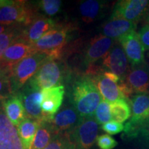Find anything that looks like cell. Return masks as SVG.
Returning a JSON list of instances; mask_svg holds the SVG:
<instances>
[{"label": "cell", "mask_w": 149, "mask_h": 149, "mask_svg": "<svg viewBox=\"0 0 149 149\" xmlns=\"http://www.w3.org/2000/svg\"><path fill=\"white\" fill-rule=\"evenodd\" d=\"M12 88L8 74L0 71V100H6L13 95Z\"/></svg>", "instance_id": "4dcf8cb0"}, {"label": "cell", "mask_w": 149, "mask_h": 149, "mask_svg": "<svg viewBox=\"0 0 149 149\" xmlns=\"http://www.w3.org/2000/svg\"><path fill=\"white\" fill-rule=\"evenodd\" d=\"M6 31V26L0 24V35L2 34L3 33H4Z\"/></svg>", "instance_id": "8d00e7d4"}, {"label": "cell", "mask_w": 149, "mask_h": 149, "mask_svg": "<svg viewBox=\"0 0 149 149\" xmlns=\"http://www.w3.org/2000/svg\"><path fill=\"white\" fill-rule=\"evenodd\" d=\"M22 33H19L17 31H6L4 33L0 35V59L6 50L11 44L19 39Z\"/></svg>", "instance_id": "f1b7e54d"}, {"label": "cell", "mask_w": 149, "mask_h": 149, "mask_svg": "<svg viewBox=\"0 0 149 149\" xmlns=\"http://www.w3.org/2000/svg\"><path fill=\"white\" fill-rule=\"evenodd\" d=\"M132 96L136 94H149V64L130 66L124 81Z\"/></svg>", "instance_id": "30bf717a"}, {"label": "cell", "mask_w": 149, "mask_h": 149, "mask_svg": "<svg viewBox=\"0 0 149 149\" xmlns=\"http://www.w3.org/2000/svg\"><path fill=\"white\" fill-rule=\"evenodd\" d=\"M144 23L146 24H149V6H148V10H147L146 12V15H145L144 18Z\"/></svg>", "instance_id": "d590c367"}, {"label": "cell", "mask_w": 149, "mask_h": 149, "mask_svg": "<svg viewBox=\"0 0 149 149\" xmlns=\"http://www.w3.org/2000/svg\"><path fill=\"white\" fill-rule=\"evenodd\" d=\"M107 4V1L98 0L81 1L79 7L81 19L86 23H91L102 17L108 8Z\"/></svg>", "instance_id": "44dd1931"}, {"label": "cell", "mask_w": 149, "mask_h": 149, "mask_svg": "<svg viewBox=\"0 0 149 149\" xmlns=\"http://www.w3.org/2000/svg\"><path fill=\"white\" fill-rule=\"evenodd\" d=\"M69 29L66 26L56 25L33 44L35 51L59 59L68 40Z\"/></svg>", "instance_id": "277c9868"}, {"label": "cell", "mask_w": 149, "mask_h": 149, "mask_svg": "<svg viewBox=\"0 0 149 149\" xmlns=\"http://www.w3.org/2000/svg\"><path fill=\"white\" fill-rule=\"evenodd\" d=\"M137 24L121 17H111L102 26V35L111 39L120 37L135 31Z\"/></svg>", "instance_id": "d6986e66"}, {"label": "cell", "mask_w": 149, "mask_h": 149, "mask_svg": "<svg viewBox=\"0 0 149 149\" xmlns=\"http://www.w3.org/2000/svg\"><path fill=\"white\" fill-rule=\"evenodd\" d=\"M65 93L64 86L52 87L42 91V102L40 107L46 121L51 122L62 104Z\"/></svg>", "instance_id": "4fadbf2b"}, {"label": "cell", "mask_w": 149, "mask_h": 149, "mask_svg": "<svg viewBox=\"0 0 149 149\" xmlns=\"http://www.w3.org/2000/svg\"><path fill=\"white\" fill-rule=\"evenodd\" d=\"M44 149H76L69 134H56Z\"/></svg>", "instance_id": "4316f807"}, {"label": "cell", "mask_w": 149, "mask_h": 149, "mask_svg": "<svg viewBox=\"0 0 149 149\" xmlns=\"http://www.w3.org/2000/svg\"><path fill=\"white\" fill-rule=\"evenodd\" d=\"M35 52L33 44H30L20 37L11 44L3 54L0 59L1 71L9 74L15 66Z\"/></svg>", "instance_id": "52a82bcc"}, {"label": "cell", "mask_w": 149, "mask_h": 149, "mask_svg": "<svg viewBox=\"0 0 149 149\" xmlns=\"http://www.w3.org/2000/svg\"><path fill=\"white\" fill-rule=\"evenodd\" d=\"M81 118L72 106L64 107L54 116L51 122L55 134L70 133L76 127Z\"/></svg>", "instance_id": "2e32d148"}, {"label": "cell", "mask_w": 149, "mask_h": 149, "mask_svg": "<svg viewBox=\"0 0 149 149\" xmlns=\"http://www.w3.org/2000/svg\"><path fill=\"white\" fill-rule=\"evenodd\" d=\"M114 43L113 39L102 34L95 36L86 48L84 54V64L88 68L94 66L95 63L107 55Z\"/></svg>", "instance_id": "7c38bea8"}, {"label": "cell", "mask_w": 149, "mask_h": 149, "mask_svg": "<svg viewBox=\"0 0 149 149\" xmlns=\"http://www.w3.org/2000/svg\"><path fill=\"white\" fill-rule=\"evenodd\" d=\"M139 37L141 43L144 51L149 50V24H145L141 29L139 30Z\"/></svg>", "instance_id": "836d02e7"}, {"label": "cell", "mask_w": 149, "mask_h": 149, "mask_svg": "<svg viewBox=\"0 0 149 149\" xmlns=\"http://www.w3.org/2000/svg\"><path fill=\"white\" fill-rule=\"evenodd\" d=\"M96 144L100 149H113L118 144L112 136L108 134L99 135L96 139Z\"/></svg>", "instance_id": "1f68e13d"}, {"label": "cell", "mask_w": 149, "mask_h": 149, "mask_svg": "<svg viewBox=\"0 0 149 149\" xmlns=\"http://www.w3.org/2000/svg\"><path fill=\"white\" fill-rule=\"evenodd\" d=\"M72 106L81 117H93L103 99L92 79L88 75L77 78L70 91Z\"/></svg>", "instance_id": "6da1fadb"}, {"label": "cell", "mask_w": 149, "mask_h": 149, "mask_svg": "<svg viewBox=\"0 0 149 149\" xmlns=\"http://www.w3.org/2000/svg\"><path fill=\"white\" fill-rule=\"evenodd\" d=\"M128 149H149V124H144L139 130L133 140L128 141Z\"/></svg>", "instance_id": "484cf974"}, {"label": "cell", "mask_w": 149, "mask_h": 149, "mask_svg": "<svg viewBox=\"0 0 149 149\" xmlns=\"http://www.w3.org/2000/svg\"><path fill=\"white\" fill-rule=\"evenodd\" d=\"M98 123L94 117H81L69 134L76 149H91L96 142L99 132Z\"/></svg>", "instance_id": "5b68a950"}, {"label": "cell", "mask_w": 149, "mask_h": 149, "mask_svg": "<svg viewBox=\"0 0 149 149\" xmlns=\"http://www.w3.org/2000/svg\"><path fill=\"white\" fill-rule=\"evenodd\" d=\"M65 74L64 64L59 61V59L49 57L44 61L29 82L42 91L61 86L64 81Z\"/></svg>", "instance_id": "3957f363"}, {"label": "cell", "mask_w": 149, "mask_h": 149, "mask_svg": "<svg viewBox=\"0 0 149 149\" xmlns=\"http://www.w3.org/2000/svg\"><path fill=\"white\" fill-rule=\"evenodd\" d=\"M61 1L59 0H42L38 1L39 8L48 16H54L61 10Z\"/></svg>", "instance_id": "f546056e"}, {"label": "cell", "mask_w": 149, "mask_h": 149, "mask_svg": "<svg viewBox=\"0 0 149 149\" xmlns=\"http://www.w3.org/2000/svg\"><path fill=\"white\" fill-rule=\"evenodd\" d=\"M51 122L43 121L39 126L31 149H44L55 135Z\"/></svg>", "instance_id": "cb8c5ba5"}, {"label": "cell", "mask_w": 149, "mask_h": 149, "mask_svg": "<svg viewBox=\"0 0 149 149\" xmlns=\"http://www.w3.org/2000/svg\"><path fill=\"white\" fill-rule=\"evenodd\" d=\"M25 109L27 118L43 122L46 121L40 104L42 102V91L29 81L18 93Z\"/></svg>", "instance_id": "ba28073f"}, {"label": "cell", "mask_w": 149, "mask_h": 149, "mask_svg": "<svg viewBox=\"0 0 149 149\" xmlns=\"http://www.w3.org/2000/svg\"><path fill=\"white\" fill-rule=\"evenodd\" d=\"M102 59L103 66L109 71L119 76L120 82L124 81L130 66L125 52L118 41L114 43L111 49Z\"/></svg>", "instance_id": "8fae6325"}, {"label": "cell", "mask_w": 149, "mask_h": 149, "mask_svg": "<svg viewBox=\"0 0 149 149\" xmlns=\"http://www.w3.org/2000/svg\"><path fill=\"white\" fill-rule=\"evenodd\" d=\"M55 26V22L52 19L35 18L32 23L22 31L21 37L30 44H34Z\"/></svg>", "instance_id": "ac0fdd59"}, {"label": "cell", "mask_w": 149, "mask_h": 149, "mask_svg": "<svg viewBox=\"0 0 149 149\" xmlns=\"http://www.w3.org/2000/svg\"><path fill=\"white\" fill-rule=\"evenodd\" d=\"M95 119L98 124H103L112 120L110 103L107 100H102L95 112Z\"/></svg>", "instance_id": "83f0119b"}, {"label": "cell", "mask_w": 149, "mask_h": 149, "mask_svg": "<svg viewBox=\"0 0 149 149\" xmlns=\"http://www.w3.org/2000/svg\"><path fill=\"white\" fill-rule=\"evenodd\" d=\"M125 52L130 66H136L146 62L144 50L135 31L128 33L117 39Z\"/></svg>", "instance_id": "5bb4252c"}, {"label": "cell", "mask_w": 149, "mask_h": 149, "mask_svg": "<svg viewBox=\"0 0 149 149\" xmlns=\"http://www.w3.org/2000/svg\"><path fill=\"white\" fill-rule=\"evenodd\" d=\"M149 6L148 0H122L115 3L111 17H121L137 24L144 18Z\"/></svg>", "instance_id": "9c48e42d"}, {"label": "cell", "mask_w": 149, "mask_h": 149, "mask_svg": "<svg viewBox=\"0 0 149 149\" xmlns=\"http://www.w3.org/2000/svg\"><path fill=\"white\" fill-rule=\"evenodd\" d=\"M0 149H24L17 128L0 109Z\"/></svg>", "instance_id": "9a60e30c"}, {"label": "cell", "mask_w": 149, "mask_h": 149, "mask_svg": "<svg viewBox=\"0 0 149 149\" xmlns=\"http://www.w3.org/2000/svg\"><path fill=\"white\" fill-rule=\"evenodd\" d=\"M35 19L34 10L26 1H13L0 8V24L3 26L21 24L29 26Z\"/></svg>", "instance_id": "8992f818"}, {"label": "cell", "mask_w": 149, "mask_h": 149, "mask_svg": "<svg viewBox=\"0 0 149 149\" xmlns=\"http://www.w3.org/2000/svg\"><path fill=\"white\" fill-rule=\"evenodd\" d=\"M102 68H100L96 73L89 77L92 79L104 100L109 102H113L122 99L125 100L120 90V84L107 78L104 74Z\"/></svg>", "instance_id": "e0dca14e"}, {"label": "cell", "mask_w": 149, "mask_h": 149, "mask_svg": "<svg viewBox=\"0 0 149 149\" xmlns=\"http://www.w3.org/2000/svg\"><path fill=\"white\" fill-rule=\"evenodd\" d=\"M112 120L115 122L122 123L130 118L131 109L126 100H117L110 103Z\"/></svg>", "instance_id": "d4e9b609"}, {"label": "cell", "mask_w": 149, "mask_h": 149, "mask_svg": "<svg viewBox=\"0 0 149 149\" xmlns=\"http://www.w3.org/2000/svg\"><path fill=\"white\" fill-rule=\"evenodd\" d=\"M4 112L9 120L14 126H18L27 118L25 109L18 93L13 95L3 102Z\"/></svg>", "instance_id": "ffe728a7"}, {"label": "cell", "mask_w": 149, "mask_h": 149, "mask_svg": "<svg viewBox=\"0 0 149 149\" xmlns=\"http://www.w3.org/2000/svg\"><path fill=\"white\" fill-rule=\"evenodd\" d=\"M13 2V1H10V0H0V8L10 5Z\"/></svg>", "instance_id": "e575fe53"}, {"label": "cell", "mask_w": 149, "mask_h": 149, "mask_svg": "<svg viewBox=\"0 0 149 149\" xmlns=\"http://www.w3.org/2000/svg\"><path fill=\"white\" fill-rule=\"evenodd\" d=\"M132 116L128 121L143 123L149 118V94H136L130 99Z\"/></svg>", "instance_id": "7402d4cb"}, {"label": "cell", "mask_w": 149, "mask_h": 149, "mask_svg": "<svg viewBox=\"0 0 149 149\" xmlns=\"http://www.w3.org/2000/svg\"><path fill=\"white\" fill-rule=\"evenodd\" d=\"M101 128L109 135H116L124 131V126L122 123L111 121L102 125Z\"/></svg>", "instance_id": "d6a6232c"}, {"label": "cell", "mask_w": 149, "mask_h": 149, "mask_svg": "<svg viewBox=\"0 0 149 149\" xmlns=\"http://www.w3.org/2000/svg\"><path fill=\"white\" fill-rule=\"evenodd\" d=\"M0 71H1V67H0Z\"/></svg>", "instance_id": "74e56055"}, {"label": "cell", "mask_w": 149, "mask_h": 149, "mask_svg": "<svg viewBox=\"0 0 149 149\" xmlns=\"http://www.w3.org/2000/svg\"><path fill=\"white\" fill-rule=\"evenodd\" d=\"M41 122L26 118L17 126L19 135L24 149H31L35 134Z\"/></svg>", "instance_id": "603a6c76"}, {"label": "cell", "mask_w": 149, "mask_h": 149, "mask_svg": "<svg viewBox=\"0 0 149 149\" xmlns=\"http://www.w3.org/2000/svg\"><path fill=\"white\" fill-rule=\"evenodd\" d=\"M49 57L45 54L35 52L15 66L8 74L13 92L19 91Z\"/></svg>", "instance_id": "7a4b0ae2"}]
</instances>
